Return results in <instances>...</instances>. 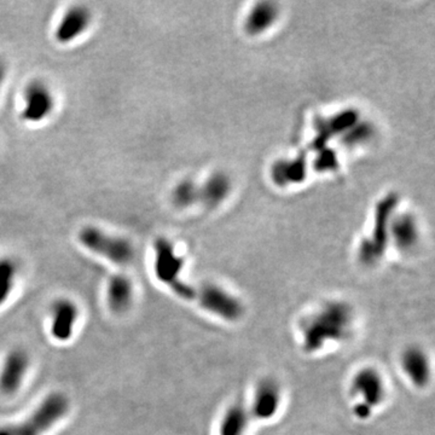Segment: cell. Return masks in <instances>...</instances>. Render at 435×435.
I'll list each match as a JSON object with an SVG mask.
<instances>
[{
	"mask_svg": "<svg viewBox=\"0 0 435 435\" xmlns=\"http://www.w3.org/2000/svg\"><path fill=\"white\" fill-rule=\"evenodd\" d=\"M357 323L356 308L347 300L322 301L299 320L300 349L307 356H317L345 345L354 337Z\"/></svg>",
	"mask_w": 435,
	"mask_h": 435,
	"instance_id": "1",
	"label": "cell"
},
{
	"mask_svg": "<svg viewBox=\"0 0 435 435\" xmlns=\"http://www.w3.org/2000/svg\"><path fill=\"white\" fill-rule=\"evenodd\" d=\"M351 411L358 421H369L386 404L388 382L378 366H363L349 380Z\"/></svg>",
	"mask_w": 435,
	"mask_h": 435,
	"instance_id": "2",
	"label": "cell"
},
{
	"mask_svg": "<svg viewBox=\"0 0 435 435\" xmlns=\"http://www.w3.org/2000/svg\"><path fill=\"white\" fill-rule=\"evenodd\" d=\"M193 301L213 320L234 324L246 315V305L237 294L220 284L207 283L195 289Z\"/></svg>",
	"mask_w": 435,
	"mask_h": 435,
	"instance_id": "3",
	"label": "cell"
},
{
	"mask_svg": "<svg viewBox=\"0 0 435 435\" xmlns=\"http://www.w3.org/2000/svg\"><path fill=\"white\" fill-rule=\"evenodd\" d=\"M69 410V400L62 393L47 395L23 422L5 424L0 435H43L61 421Z\"/></svg>",
	"mask_w": 435,
	"mask_h": 435,
	"instance_id": "4",
	"label": "cell"
},
{
	"mask_svg": "<svg viewBox=\"0 0 435 435\" xmlns=\"http://www.w3.org/2000/svg\"><path fill=\"white\" fill-rule=\"evenodd\" d=\"M184 267V259L176 253L172 244L167 239H157L155 243V275L157 279L166 284L178 298L193 300L195 288L183 282L181 270Z\"/></svg>",
	"mask_w": 435,
	"mask_h": 435,
	"instance_id": "5",
	"label": "cell"
},
{
	"mask_svg": "<svg viewBox=\"0 0 435 435\" xmlns=\"http://www.w3.org/2000/svg\"><path fill=\"white\" fill-rule=\"evenodd\" d=\"M284 404V390L275 378H261L252 390L246 404L252 422H270L281 414Z\"/></svg>",
	"mask_w": 435,
	"mask_h": 435,
	"instance_id": "6",
	"label": "cell"
},
{
	"mask_svg": "<svg viewBox=\"0 0 435 435\" xmlns=\"http://www.w3.org/2000/svg\"><path fill=\"white\" fill-rule=\"evenodd\" d=\"M79 238L82 246L116 265H128L135 256V249L128 239L106 234L97 227L82 229Z\"/></svg>",
	"mask_w": 435,
	"mask_h": 435,
	"instance_id": "7",
	"label": "cell"
},
{
	"mask_svg": "<svg viewBox=\"0 0 435 435\" xmlns=\"http://www.w3.org/2000/svg\"><path fill=\"white\" fill-rule=\"evenodd\" d=\"M398 368L402 378L412 388L427 390L433 380V364L427 349L422 346L407 345L399 352Z\"/></svg>",
	"mask_w": 435,
	"mask_h": 435,
	"instance_id": "8",
	"label": "cell"
},
{
	"mask_svg": "<svg viewBox=\"0 0 435 435\" xmlns=\"http://www.w3.org/2000/svg\"><path fill=\"white\" fill-rule=\"evenodd\" d=\"M28 366L29 358L25 351H11L0 370V392L5 395H15L25 381Z\"/></svg>",
	"mask_w": 435,
	"mask_h": 435,
	"instance_id": "9",
	"label": "cell"
},
{
	"mask_svg": "<svg viewBox=\"0 0 435 435\" xmlns=\"http://www.w3.org/2000/svg\"><path fill=\"white\" fill-rule=\"evenodd\" d=\"M54 109V97L43 82H32L25 92V109L22 118L29 123L46 119Z\"/></svg>",
	"mask_w": 435,
	"mask_h": 435,
	"instance_id": "10",
	"label": "cell"
},
{
	"mask_svg": "<svg viewBox=\"0 0 435 435\" xmlns=\"http://www.w3.org/2000/svg\"><path fill=\"white\" fill-rule=\"evenodd\" d=\"M79 310L70 300H58L52 306L51 334L57 341L69 340L78 320Z\"/></svg>",
	"mask_w": 435,
	"mask_h": 435,
	"instance_id": "11",
	"label": "cell"
},
{
	"mask_svg": "<svg viewBox=\"0 0 435 435\" xmlns=\"http://www.w3.org/2000/svg\"><path fill=\"white\" fill-rule=\"evenodd\" d=\"M91 13L84 6H73L67 11L58 25L56 39L62 44L74 40L90 26Z\"/></svg>",
	"mask_w": 435,
	"mask_h": 435,
	"instance_id": "12",
	"label": "cell"
},
{
	"mask_svg": "<svg viewBox=\"0 0 435 435\" xmlns=\"http://www.w3.org/2000/svg\"><path fill=\"white\" fill-rule=\"evenodd\" d=\"M251 424L246 404L235 402L224 411L218 424L217 435H247Z\"/></svg>",
	"mask_w": 435,
	"mask_h": 435,
	"instance_id": "13",
	"label": "cell"
},
{
	"mask_svg": "<svg viewBox=\"0 0 435 435\" xmlns=\"http://www.w3.org/2000/svg\"><path fill=\"white\" fill-rule=\"evenodd\" d=\"M108 306L118 315L125 313L133 301V286L126 276L116 275L108 286Z\"/></svg>",
	"mask_w": 435,
	"mask_h": 435,
	"instance_id": "14",
	"label": "cell"
},
{
	"mask_svg": "<svg viewBox=\"0 0 435 435\" xmlns=\"http://www.w3.org/2000/svg\"><path fill=\"white\" fill-rule=\"evenodd\" d=\"M414 222H409L407 219H402L397 222L393 227V237H395V246L402 252H409L415 248L417 243V234H416Z\"/></svg>",
	"mask_w": 435,
	"mask_h": 435,
	"instance_id": "15",
	"label": "cell"
},
{
	"mask_svg": "<svg viewBox=\"0 0 435 435\" xmlns=\"http://www.w3.org/2000/svg\"><path fill=\"white\" fill-rule=\"evenodd\" d=\"M16 277V267L11 260L0 261V306L4 304L9 295L13 292Z\"/></svg>",
	"mask_w": 435,
	"mask_h": 435,
	"instance_id": "16",
	"label": "cell"
},
{
	"mask_svg": "<svg viewBox=\"0 0 435 435\" xmlns=\"http://www.w3.org/2000/svg\"><path fill=\"white\" fill-rule=\"evenodd\" d=\"M254 10V13L249 18V28L254 29V30L270 25L275 17V11L273 9L270 8V5H260Z\"/></svg>",
	"mask_w": 435,
	"mask_h": 435,
	"instance_id": "17",
	"label": "cell"
},
{
	"mask_svg": "<svg viewBox=\"0 0 435 435\" xmlns=\"http://www.w3.org/2000/svg\"><path fill=\"white\" fill-rule=\"evenodd\" d=\"M193 198H195V189L190 183H183L174 191V201L177 205H189Z\"/></svg>",
	"mask_w": 435,
	"mask_h": 435,
	"instance_id": "18",
	"label": "cell"
},
{
	"mask_svg": "<svg viewBox=\"0 0 435 435\" xmlns=\"http://www.w3.org/2000/svg\"><path fill=\"white\" fill-rule=\"evenodd\" d=\"M5 72H6V69H5V64L3 63V61L0 60V86H1V84L4 81Z\"/></svg>",
	"mask_w": 435,
	"mask_h": 435,
	"instance_id": "19",
	"label": "cell"
}]
</instances>
